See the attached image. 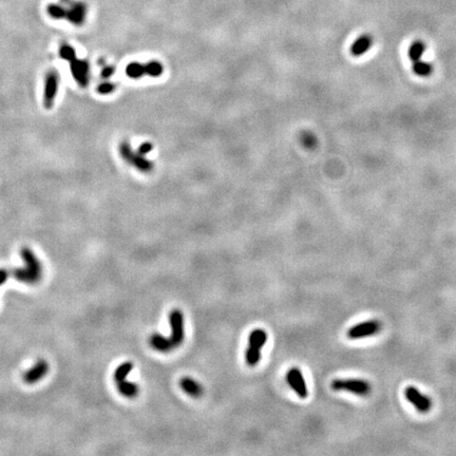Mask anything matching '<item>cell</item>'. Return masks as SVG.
Listing matches in <instances>:
<instances>
[{"mask_svg":"<svg viewBox=\"0 0 456 456\" xmlns=\"http://www.w3.org/2000/svg\"><path fill=\"white\" fill-rule=\"evenodd\" d=\"M331 388L334 391L349 392L358 396H367L372 388L370 384L364 379H334L331 383Z\"/></svg>","mask_w":456,"mask_h":456,"instance_id":"obj_3","label":"cell"},{"mask_svg":"<svg viewBox=\"0 0 456 456\" xmlns=\"http://www.w3.org/2000/svg\"><path fill=\"white\" fill-rule=\"evenodd\" d=\"M145 71L150 77H160L164 72V66L158 61H152L145 64Z\"/></svg>","mask_w":456,"mask_h":456,"instance_id":"obj_21","label":"cell"},{"mask_svg":"<svg viewBox=\"0 0 456 456\" xmlns=\"http://www.w3.org/2000/svg\"><path fill=\"white\" fill-rule=\"evenodd\" d=\"M169 324L171 327V336L169 337L173 341L175 348L181 346L185 338L184 332V316L181 309H173L169 314Z\"/></svg>","mask_w":456,"mask_h":456,"instance_id":"obj_5","label":"cell"},{"mask_svg":"<svg viewBox=\"0 0 456 456\" xmlns=\"http://www.w3.org/2000/svg\"><path fill=\"white\" fill-rule=\"evenodd\" d=\"M117 384H118L119 392L123 396L128 397V398H134V397L137 396V394H138V386H137L136 383L127 381V379H126V380H123L121 382H118Z\"/></svg>","mask_w":456,"mask_h":456,"instance_id":"obj_16","label":"cell"},{"mask_svg":"<svg viewBox=\"0 0 456 456\" xmlns=\"http://www.w3.org/2000/svg\"><path fill=\"white\" fill-rule=\"evenodd\" d=\"M266 341L267 333L262 329H255L250 333L248 337V347L256 351H261L265 346Z\"/></svg>","mask_w":456,"mask_h":456,"instance_id":"obj_15","label":"cell"},{"mask_svg":"<svg viewBox=\"0 0 456 456\" xmlns=\"http://www.w3.org/2000/svg\"><path fill=\"white\" fill-rule=\"evenodd\" d=\"M152 149H153V145L151 144V142H149V141H145V142H142V144H140V146L138 147L137 152L140 153V154H142V155H146V154H148Z\"/></svg>","mask_w":456,"mask_h":456,"instance_id":"obj_27","label":"cell"},{"mask_svg":"<svg viewBox=\"0 0 456 456\" xmlns=\"http://www.w3.org/2000/svg\"><path fill=\"white\" fill-rule=\"evenodd\" d=\"M149 345L153 350L158 351V352H162V353L170 352L174 349H176L173 344V341L170 340L169 337H165L158 333L152 334L149 337Z\"/></svg>","mask_w":456,"mask_h":456,"instance_id":"obj_12","label":"cell"},{"mask_svg":"<svg viewBox=\"0 0 456 456\" xmlns=\"http://www.w3.org/2000/svg\"><path fill=\"white\" fill-rule=\"evenodd\" d=\"M87 7L82 3H72L67 10L66 19L75 25H81L86 20Z\"/></svg>","mask_w":456,"mask_h":456,"instance_id":"obj_11","label":"cell"},{"mask_svg":"<svg viewBox=\"0 0 456 456\" xmlns=\"http://www.w3.org/2000/svg\"><path fill=\"white\" fill-rule=\"evenodd\" d=\"M120 154L125 162L135 167L140 173L148 174L153 169V163L149 161L145 155L134 152L129 141H122L120 144Z\"/></svg>","mask_w":456,"mask_h":456,"instance_id":"obj_2","label":"cell"},{"mask_svg":"<svg viewBox=\"0 0 456 456\" xmlns=\"http://www.w3.org/2000/svg\"><path fill=\"white\" fill-rule=\"evenodd\" d=\"M382 324L377 319L367 320L350 327L347 335L350 339H361L369 336H374L381 331Z\"/></svg>","mask_w":456,"mask_h":456,"instance_id":"obj_4","label":"cell"},{"mask_svg":"<svg viewBox=\"0 0 456 456\" xmlns=\"http://www.w3.org/2000/svg\"><path fill=\"white\" fill-rule=\"evenodd\" d=\"M245 359L249 366H255L261 359V351H256L248 347L245 352Z\"/></svg>","mask_w":456,"mask_h":456,"instance_id":"obj_24","label":"cell"},{"mask_svg":"<svg viewBox=\"0 0 456 456\" xmlns=\"http://www.w3.org/2000/svg\"><path fill=\"white\" fill-rule=\"evenodd\" d=\"M60 56L62 57L64 61H67L69 63H71L72 61H74L75 59H77L75 50L71 46H69V45H63L60 48Z\"/></svg>","mask_w":456,"mask_h":456,"instance_id":"obj_25","label":"cell"},{"mask_svg":"<svg viewBox=\"0 0 456 456\" xmlns=\"http://www.w3.org/2000/svg\"><path fill=\"white\" fill-rule=\"evenodd\" d=\"M61 76L57 73V71L54 69H51L45 81V93H44V106L46 109H51L54 105L55 97L57 95V91H59Z\"/></svg>","mask_w":456,"mask_h":456,"instance_id":"obj_7","label":"cell"},{"mask_svg":"<svg viewBox=\"0 0 456 456\" xmlns=\"http://www.w3.org/2000/svg\"><path fill=\"white\" fill-rule=\"evenodd\" d=\"M300 140H301V144L307 149L316 148V146L318 144V139H317L316 135L309 131L303 132L300 137Z\"/></svg>","mask_w":456,"mask_h":456,"instance_id":"obj_23","label":"cell"},{"mask_svg":"<svg viewBox=\"0 0 456 456\" xmlns=\"http://www.w3.org/2000/svg\"><path fill=\"white\" fill-rule=\"evenodd\" d=\"M132 368H133V363L131 361L123 362L121 365H119L116 368V372H114V381L118 383L123 380H126L127 376L130 374Z\"/></svg>","mask_w":456,"mask_h":456,"instance_id":"obj_20","label":"cell"},{"mask_svg":"<svg viewBox=\"0 0 456 456\" xmlns=\"http://www.w3.org/2000/svg\"><path fill=\"white\" fill-rule=\"evenodd\" d=\"M20 255L24 261V267L12 269L10 275L15 280L25 284H36L42 277V265L37 259L35 253L27 247H23L20 250Z\"/></svg>","mask_w":456,"mask_h":456,"instance_id":"obj_1","label":"cell"},{"mask_svg":"<svg viewBox=\"0 0 456 456\" xmlns=\"http://www.w3.org/2000/svg\"><path fill=\"white\" fill-rule=\"evenodd\" d=\"M9 276H10V270H8L6 268H0V287L6 283Z\"/></svg>","mask_w":456,"mask_h":456,"instance_id":"obj_29","label":"cell"},{"mask_svg":"<svg viewBox=\"0 0 456 456\" xmlns=\"http://www.w3.org/2000/svg\"><path fill=\"white\" fill-rule=\"evenodd\" d=\"M407 401L420 413H428L432 409V401L426 395L422 394L417 388L409 386L405 390Z\"/></svg>","mask_w":456,"mask_h":456,"instance_id":"obj_6","label":"cell"},{"mask_svg":"<svg viewBox=\"0 0 456 456\" xmlns=\"http://www.w3.org/2000/svg\"><path fill=\"white\" fill-rule=\"evenodd\" d=\"M47 12H48L49 15L52 18H54V19H64V18H66L67 10L64 7L60 6V5H55V4L49 5L47 7Z\"/></svg>","mask_w":456,"mask_h":456,"instance_id":"obj_22","label":"cell"},{"mask_svg":"<svg viewBox=\"0 0 456 456\" xmlns=\"http://www.w3.org/2000/svg\"><path fill=\"white\" fill-rule=\"evenodd\" d=\"M114 71H116V69H114L113 66H104L101 72V76L105 79H108L114 74Z\"/></svg>","mask_w":456,"mask_h":456,"instance_id":"obj_28","label":"cell"},{"mask_svg":"<svg viewBox=\"0 0 456 456\" xmlns=\"http://www.w3.org/2000/svg\"><path fill=\"white\" fill-rule=\"evenodd\" d=\"M49 370V364L45 359L38 360L34 366L27 369L23 374V381L27 384H34L41 378H44Z\"/></svg>","mask_w":456,"mask_h":456,"instance_id":"obj_10","label":"cell"},{"mask_svg":"<svg viewBox=\"0 0 456 456\" xmlns=\"http://www.w3.org/2000/svg\"><path fill=\"white\" fill-rule=\"evenodd\" d=\"M372 46H373V38L367 34L361 35L353 42V45L351 47V54L356 57L361 56L365 54Z\"/></svg>","mask_w":456,"mask_h":456,"instance_id":"obj_14","label":"cell"},{"mask_svg":"<svg viewBox=\"0 0 456 456\" xmlns=\"http://www.w3.org/2000/svg\"><path fill=\"white\" fill-rule=\"evenodd\" d=\"M412 69H413V72H414L418 76H421V77L429 76L433 72V66L431 64H429V63L421 61V60L413 63Z\"/></svg>","mask_w":456,"mask_h":456,"instance_id":"obj_18","label":"cell"},{"mask_svg":"<svg viewBox=\"0 0 456 456\" xmlns=\"http://www.w3.org/2000/svg\"><path fill=\"white\" fill-rule=\"evenodd\" d=\"M89 63L86 60L75 59L70 63L71 73L80 87H87L89 82Z\"/></svg>","mask_w":456,"mask_h":456,"instance_id":"obj_9","label":"cell"},{"mask_svg":"<svg viewBox=\"0 0 456 456\" xmlns=\"http://www.w3.org/2000/svg\"><path fill=\"white\" fill-rule=\"evenodd\" d=\"M425 51V45L424 42L421 40H415L412 42V45L409 48V57L412 63L417 62L419 60H421L422 55L424 54Z\"/></svg>","mask_w":456,"mask_h":456,"instance_id":"obj_17","label":"cell"},{"mask_svg":"<svg viewBox=\"0 0 456 456\" xmlns=\"http://www.w3.org/2000/svg\"><path fill=\"white\" fill-rule=\"evenodd\" d=\"M287 381L290 387L297 393L300 398H306L308 395L305 379L299 367H291L287 373Z\"/></svg>","mask_w":456,"mask_h":456,"instance_id":"obj_8","label":"cell"},{"mask_svg":"<svg viewBox=\"0 0 456 456\" xmlns=\"http://www.w3.org/2000/svg\"><path fill=\"white\" fill-rule=\"evenodd\" d=\"M126 74L132 79L141 78L142 76L146 75L145 65L140 63H130L126 67Z\"/></svg>","mask_w":456,"mask_h":456,"instance_id":"obj_19","label":"cell"},{"mask_svg":"<svg viewBox=\"0 0 456 456\" xmlns=\"http://www.w3.org/2000/svg\"><path fill=\"white\" fill-rule=\"evenodd\" d=\"M180 387L182 390L193 398H198L204 394V389L197 381L191 377L185 376L180 379Z\"/></svg>","mask_w":456,"mask_h":456,"instance_id":"obj_13","label":"cell"},{"mask_svg":"<svg viewBox=\"0 0 456 456\" xmlns=\"http://www.w3.org/2000/svg\"><path fill=\"white\" fill-rule=\"evenodd\" d=\"M114 90H116V83H113L111 81H104L102 83H99L97 87V92L99 94H103V95L110 94Z\"/></svg>","mask_w":456,"mask_h":456,"instance_id":"obj_26","label":"cell"}]
</instances>
